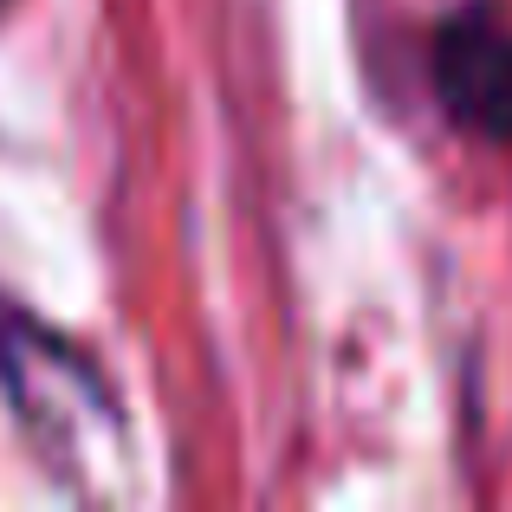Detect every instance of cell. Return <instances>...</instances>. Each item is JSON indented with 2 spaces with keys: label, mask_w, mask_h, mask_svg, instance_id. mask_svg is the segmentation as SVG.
Returning a JSON list of instances; mask_svg holds the SVG:
<instances>
[{
  "label": "cell",
  "mask_w": 512,
  "mask_h": 512,
  "mask_svg": "<svg viewBox=\"0 0 512 512\" xmlns=\"http://www.w3.org/2000/svg\"><path fill=\"white\" fill-rule=\"evenodd\" d=\"M435 98L480 143H512V26L493 7H461L435 26Z\"/></svg>",
  "instance_id": "obj_1"
}]
</instances>
